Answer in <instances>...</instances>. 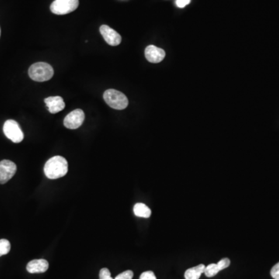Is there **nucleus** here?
Returning <instances> with one entry per match:
<instances>
[{"instance_id": "1", "label": "nucleus", "mask_w": 279, "mask_h": 279, "mask_svg": "<svg viewBox=\"0 0 279 279\" xmlns=\"http://www.w3.org/2000/svg\"><path fill=\"white\" fill-rule=\"evenodd\" d=\"M43 171L49 179L64 177L68 172V161L61 156L53 157L46 162Z\"/></svg>"}, {"instance_id": "2", "label": "nucleus", "mask_w": 279, "mask_h": 279, "mask_svg": "<svg viewBox=\"0 0 279 279\" xmlns=\"http://www.w3.org/2000/svg\"><path fill=\"white\" fill-rule=\"evenodd\" d=\"M29 76L36 82H46L52 78L54 69L52 66L46 62H36L29 68Z\"/></svg>"}, {"instance_id": "3", "label": "nucleus", "mask_w": 279, "mask_h": 279, "mask_svg": "<svg viewBox=\"0 0 279 279\" xmlns=\"http://www.w3.org/2000/svg\"><path fill=\"white\" fill-rule=\"evenodd\" d=\"M103 99L105 102L113 109H126L128 106L129 101L127 96L123 92L115 90V89H108L103 94Z\"/></svg>"}, {"instance_id": "4", "label": "nucleus", "mask_w": 279, "mask_h": 279, "mask_svg": "<svg viewBox=\"0 0 279 279\" xmlns=\"http://www.w3.org/2000/svg\"><path fill=\"white\" fill-rule=\"evenodd\" d=\"M3 132L5 137L13 143H20L24 138V134L19 127V123L13 120H8L3 125Z\"/></svg>"}, {"instance_id": "5", "label": "nucleus", "mask_w": 279, "mask_h": 279, "mask_svg": "<svg viewBox=\"0 0 279 279\" xmlns=\"http://www.w3.org/2000/svg\"><path fill=\"white\" fill-rule=\"evenodd\" d=\"M78 5V0H54L50 5V11L57 15H65L75 11Z\"/></svg>"}, {"instance_id": "6", "label": "nucleus", "mask_w": 279, "mask_h": 279, "mask_svg": "<svg viewBox=\"0 0 279 279\" xmlns=\"http://www.w3.org/2000/svg\"><path fill=\"white\" fill-rule=\"evenodd\" d=\"M85 120V113L82 109H75L66 116L64 120V127L75 130L82 126Z\"/></svg>"}, {"instance_id": "7", "label": "nucleus", "mask_w": 279, "mask_h": 279, "mask_svg": "<svg viewBox=\"0 0 279 279\" xmlns=\"http://www.w3.org/2000/svg\"><path fill=\"white\" fill-rule=\"evenodd\" d=\"M16 164L9 160L0 161V184H5L10 180L16 172Z\"/></svg>"}, {"instance_id": "8", "label": "nucleus", "mask_w": 279, "mask_h": 279, "mask_svg": "<svg viewBox=\"0 0 279 279\" xmlns=\"http://www.w3.org/2000/svg\"><path fill=\"white\" fill-rule=\"evenodd\" d=\"M99 31L103 39L109 45L117 46L121 43V36L107 25H102L99 28Z\"/></svg>"}, {"instance_id": "9", "label": "nucleus", "mask_w": 279, "mask_h": 279, "mask_svg": "<svg viewBox=\"0 0 279 279\" xmlns=\"http://www.w3.org/2000/svg\"><path fill=\"white\" fill-rule=\"evenodd\" d=\"M145 57L149 62L159 63L165 58V50L156 46L150 45L146 47Z\"/></svg>"}, {"instance_id": "10", "label": "nucleus", "mask_w": 279, "mask_h": 279, "mask_svg": "<svg viewBox=\"0 0 279 279\" xmlns=\"http://www.w3.org/2000/svg\"><path fill=\"white\" fill-rule=\"evenodd\" d=\"M44 102L49 112L52 114L59 113L65 107V103L61 96H50L44 99Z\"/></svg>"}, {"instance_id": "11", "label": "nucleus", "mask_w": 279, "mask_h": 279, "mask_svg": "<svg viewBox=\"0 0 279 279\" xmlns=\"http://www.w3.org/2000/svg\"><path fill=\"white\" fill-rule=\"evenodd\" d=\"M49 268L47 261L44 259H35L30 261L26 266V271L30 274H38L47 272Z\"/></svg>"}, {"instance_id": "12", "label": "nucleus", "mask_w": 279, "mask_h": 279, "mask_svg": "<svg viewBox=\"0 0 279 279\" xmlns=\"http://www.w3.org/2000/svg\"><path fill=\"white\" fill-rule=\"evenodd\" d=\"M206 266L203 264L196 266V267L191 268L187 269L185 273V279H200L202 274L205 272Z\"/></svg>"}, {"instance_id": "13", "label": "nucleus", "mask_w": 279, "mask_h": 279, "mask_svg": "<svg viewBox=\"0 0 279 279\" xmlns=\"http://www.w3.org/2000/svg\"><path fill=\"white\" fill-rule=\"evenodd\" d=\"M134 213L135 216L143 218H149L151 215V210L144 203H137L134 207Z\"/></svg>"}, {"instance_id": "14", "label": "nucleus", "mask_w": 279, "mask_h": 279, "mask_svg": "<svg viewBox=\"0 0 279 279\" xmlns=\"http://www.w3.org/2000/svg\"><path fill=\"white\" fill-rule=\"evenodd\" d=\"M220 271L221 270H220L217 264H210L205 269L204 274L208 278L214 277L220 273Z\"/></svg>"}, {"instance_id": "15", "label": "nucleus", "mask_w": 279, "mask_h": 279, "mask_svg": "<svg viewBox=\"0 0 279 279\" xmlns=\"http://www.w3.org/2000/svg\"><path fill=\"white\" fill-rule=\"evenodd\" d=\"M11 245L6 239L0 240V257L7 255L10 252Z\"/></svg>"}, {"instance_id": "16", "label": "nucleus", "mask_w": 279, "mask_h": 279, "mask_svg": "<svg viewBox=\"0 0 279 279\" xmlns=\"http://www.w3.org/2000/svg\"><path fill=\"white\" fill-rule=\"evenodd\" d=\"M134 277V273L130 270L126 271L116 276L114 279H132Z\"/></svg>"}, {"instance_id": "17", "label": "nucleus", "mask_w": 279, "mask_h": 279, "mask_svg": "<svg viewBox=\"0 0 279 279\" xmlns=\"http://www.w3.org/2000/svg\"><path fill=\"white\" fill-rule=\"evenodd\" d=\"M99 279H113L111 276V273L109 269L104 268L102 269L99 272Z\"/></svg>"}, {"instance_id": "18", "label": "nucleus", "mask_w": 279, "mask_h": 279, "mask_svg": "<svg viewBox=\"0 0 279 279\" xmlns=\"http://www.w3.org/2000/svg\"><path fill=\"white\" fill-rule=\"evenodd\" d=\"M219 268H220V270L222 271L224 269H227L229 267L230 265H231V260L229 259H224L222 260H220V262L217 263Z\"/></svg>"}, {"instance_id": "19", "label": "nucleus", "mask_w": 279, "mask_h": 279, "mask_svg": "<svg viewBox=\"0 0 279 279\" xmlns=\"http://www.w3.org/2000/svg\"><path fill=\"white\" fill-rule=\"evenodd\" d=\"M139 279H157V278L155 276V273L151 272V271H148V272L143 273Z\"/></svg>"}, {"instance_id": "20", "label": "nucleus", "mask_w": 279, "mask_h": 279, "mask_svg": "<svg viewBox=\"0 0 279 279\" xmlns=\"http://www.w3.org/2000/svg\"><path fill=\"white\" fill-rule=\"evenodd\" d=\"M271 276L274 279H279V262L271 270Z\"/></svg>"}, {"instance_id": "21", "label": "nucleus", "mask_w": 279, "mask_h": 279, "mask_svg": "<svg viewBox=\"0 0 279 279\" xmlns=\"http://www.w3.org/2000/svg\"><path fill=\"white\" fill-rule=\"evenodd\" d=\"M191 0H176V5L179 8H184L186 5L189 4Z\"/></svg>"}, {"instance_id": "22", "label": "nucleus", "mask_w": 279, "mask_h": 279, "mask_svg": "<svg viewBox=\"0 0 279 279\" xmlns=\"http://www.w3.org/2000/svg\"><path fill=\"white\" fill-rule=\"evenodd\" d=\"M0 35H1V29H0Z\"/></svg>"}]
</instances>
